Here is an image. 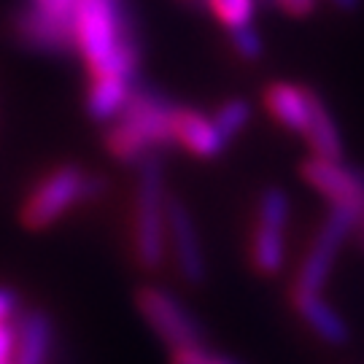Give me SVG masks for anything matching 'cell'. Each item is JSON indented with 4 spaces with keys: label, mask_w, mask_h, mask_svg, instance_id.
I'll return each mask as SVG.
<instances>
[{
    "label": "cell",
    "mask_w": 364,
    "mask_h": 364,
    "mask_svg": "<svg viewBox=\"0 0 364 364\" xmlns=\"http://www.w3.org/2000/svg\"><path fill=\"white\" fill-rule=\"evenodd\" d=\"M302 178L329 203H356L364 208V176L346 168L343 159L311 156L302 165Z\"/></svg>",
    "instance_id": "cell-9"
},
{
    "label": "cell",
    "mask_w": 364,
    "mask_h": 364,
    "mask_svg": "<svg viewBox=\"0 0 364 364\" xmlns=\"http://www.w3.org/2000/svg\"><path fill=\"white\" fill-rule=\"evenodd\" d=\"M105 192L103 176H92L78 165H60L46 173L41 183L30 192L22 224L27 230H46L60 221L78 203H92Z\"/></svg>",
    "instance_id": "cell-4"
},
{
    "label": "cell",
    "mask_w": 364,
    "mask_h": 364,
    "mask_svg": "<svg viewBox=\"0 0 364 364\" xmlns=\"http://www.w3.org/2000/svg\"><path fill=\"white\" fill-rule=\"evenodd\" d=\"M213 122L221 130V135L227 141H232V138H237L240 132L246 130L248 122H251V103L243 100V97H232V100H227V103H221L216 108Z\"/></svg>",
    "instance_id": "cell-19"
},
{
    "label": "cell",
    "mask_w": 364,
    "mask_h": 364,
    "mask_svg": "<svg viewBox=\"0 0 364 364\" xmlns=\"http://www.w3.org/2000/svg\"><path fill=\"white\" fill-rule=\"evenodd\" d=\"M210 362H213V356L203 348V343L173 348V364H210Z\"/></svg>",
    "instance_id": "cell-21"
},
{
    "label": "cell",
    "mask_w": 364,
    "mask_h": 364,
    "mask_svg": "<svg viewBox=\"0 0 364 364\" xmlns=\"http://www.w3.org/2000/svg\"><path fill=\"white\" fill-rule=\"evenodd\" d=\"M36 3H38L41 9L63 16V19H70V14H73V0H36Z\"/></svg>",
    "instance_id": "cell-25"
},
{
    "label": "cell",
    "mask_w": 364,
    "mask_h": 364,
    "mask_svg": "<svg viewBox=\"0 0 364 364\" xmlns=\"http://www.w3.org/2000/svg\"><path fill=\"white\" fill-rule=\"evenodd\" d=\"M284 259H287V230L257 224V232L251 237V262H254V270L259 275L273 278V275L281 273Z\"/></svg>",
    "instance_id": "cell-16"
},
{
    "label": "cell",
    "mask_w": 364,
    "mask_h": 364,
    "mask_svg": "<svg viewBox=\"0 0 364 364\" xmlns=\"http://www.w3.org/2000/svg\"><path fill=\"white\" fill-rule=\"evenodd\" d=\"M16 305H19V297H16V291L9 287H0V324L3 321H9L16 311Z\"/></svg>",
    "instance_id": "cell-23"
},
{
    "label": "cell",
    "mask_w": 364,
    "mask_h": 364,
    "mask_svg": "<svg viewBox=\"0 0 364 364\" xmlns=\"http://www.w3.org/2000/svg\"><path fill=\"white\" fill-rule=\"evenodd\" d=\"M210 364H230V362H224V359H213Z\"/></svg>",
    "instance_id": "cell-27"
},
{
    "label": "cell",
    "mask_w": 364,
    "mask_h": 364,
    "mask_svg": "<svg viewBox=\"0 0 364 364\" xmlns=\"http://www.w3.org/2000/svg\"><path fill=\"white\" fill-rule=\"evenodd\" d=\"M230 36H232L235 54H237L240 60H246V63H254V60H259V57H262V49H264V43H262L259 30H257L254 25L240 27V30H232Z\"/></svg>",
    "instance_id": "cell-20"
},
{
    "label": "cell",
    "mask_w": 364,
    "mask_h": 364,
    "mask_svg": "<svg viewBox=\"0 0 364 364\" xmlns=\"http://www.w3.org/2000/svg\"><path fill=\"white\" fill-rule=\"evenodd\" d=\"M291 302L299 318L316 332V338H321L326 346H346L351 340V326L348 321L335 311L332 302H326L321 291H308V289H291Z\"/></svg>",
    "instance_id": "cell-10"
},
{
    "label": "cell",
    "mask_w": 364,
    "mask_h": 364,
    "mask_svg": "<svg viewBox=\"0 0 364 364\" xmlns=\"http://www.w3.org/2000/svg\"><path fill=\"white\" fill-rule=\"evenodd\" d=\"M9 30L16 43L36 52H70L73 49V30L70 19L41 9L36 0H30L22 9H14L9 19Z\"/></svg>",
    "instance_id": "cell-8"
},
{
    "label": "cell",
    "mask_w": 364,
    "mask_h": 364,
    "mask_svg": "<svg viewBox=\"0 0 364 364\" xmlns=\"http://www.w3.org/2000/svg\"><path fill=\"white\" fill-rule=\"evenodd\" d=\"M210 14L219 19L230 33L254 25L257 19V0H205Z\"/></svg>",
    "instance_id": "cell-18"
},
{
    "label": "cell",
    "mask_w": 364,
    "mask_h": 364,
    "mask_svg": "<svg viewBox=\"0 0 364 364\" xmlns=\"http://www.w3.org/2000/svg\"><path fill=\"white\" fill-rule=\"evenodd\" d=\"M168 192H165V168L154 154L138 162V186H135V259L144 270H159L168 259Z\"/></svg>",
    "instance_id": "cell-3"
},
{
    "label": "cell",
    "mask_w": 364,
    "mask_h": 364,
    "mask_svg": "<svg viewBox=\"0 0 364 364\" xmlns=\"http://www.w3.org/2000/svg\"><path fill=\"white\" fill-rule=\"evenodd\" d=\"M289 213H291V200L281 186H267L259 195V208H257V224L287 230Z\"/></svg>",
    "instance_id": "cell-17"
},
{
    "label": "cell",
    "mask_w": 364,
    "mask_h": 364,
    "mask_svg": "<svg viewBox=\"0 0 364 364\" xmlns=\"http://www.w3.org/2000/svg\"><path fill=\"white\" fill-rule=\"evenodd\" d=\"M70 30L90 76H135L141 52L127 33L122 0H73Z\"/></svg>",
    "instance_id": "cell-1"
},
{
    "label": "cell",
    "mask_w": 364,
    "mask_h": 364,
    "mask_svg": "<svg viewBox=\"0 0 364 364\" xmlns=\"http://www.w3.org/2000/svg\"><path fill=\"white\" fill-rule=\"evenodd\" d=\"M329 3H332L335 9H340V11H356L362 0H329Z\"/></svg>",
    "instance_id": "cell-26"
},
{
    "label": "cell",
    "mask_w": 364,
    "mask_h": 364,
    "mask_svg": "<svg viewBox=\"0 0 364 364\" xmlns=\"http://www.w3.org/2000/svg\"><path fill=\"white\" fill-rule=\"evenodd\" d=\"M168 240L183 281L189 287H203L208 281V259L203 251V237L197 232L192 210L178 197L168 200Z\"/></svg>",
    "instance_id": "cell-7"
},
{
    "label": "cell",
    "mask_w": 364,
    "mask_h": 364,
    "mask_svg": "<svg viewBox=\"0 0 364 364\" xmlns=\"http://www.w3.org/2000/svg\"><path fill=\"white\" fill-rule=\"evenodd\" d=\"M138 311L146 318V324L156 332V338L165 340L170 348H183V346H195L203 343V329L197 324V318L186 311L178 297H173L170 291L159 287H144L138 291Z\"/></svg>",
    "instance_id": "cell-6"
},
{
    "label": "cell",
    "mask_w": 364,
    "mask_h": 364,
    "mask_svg": "<svg viewBox=\"0 0 364 364\" xmlns=\"http://www.w3.org/2000/svg\"><path fill=\"white\" fill-rule=\"evenodd\" d=\"M176 105L149 90H132L127 108L105 132L108 151L122 162H141L154 149L173 144Z\"/></svg>",
    "instance_id": "cell-2"
},
{
    "label": "cell",
    "mask_w": 364,
    "mask_h": 364,
    "mask_svg": "<svg viewBox=\"0 0 364 364\" xmlns=\"http://www.w3.org/2000/svg\"><path fill=\"white\" fill-rule=\"evenodd\" d=\"M364 208L356 203H332L326 213L321 230L316 232L311 248L302 259L297 275V287L308 291H321L329 281V275L335 270V262L343 243L348 240V235L356 230V224L362 221Z\"/></svg>",
    "instance_id": "cell-5"
},
{
    "label": "cell",
    "mask_w": 364,
    "mask_h": 364,
    "mask_svg": "<svg viewBox=\"0 0 364 364\" xmlns=\"http://www.w3.org/2000/svg\"><path fill=\"white\" fill-rule=\"evenodd\" d=\"M132 97V78L92 76L87 90V114L95 122H114Z\"/></svg>",
    "instance_id": "cell-14"
},
{
    "label": "cell",
    "mask_w": 364,
    "mask_h": 364,
    "mask_svg": "<svg viewBox=\"0 0 364 364\" xmlns=\"http://www.w3.org/2000/svg\"><path fill=\"white\" fill-rule=\"evenodd\" d=\"M311 100L313 92L308 87H299L291 81H273L264 90V105L270 117L291 132H305L311 119Z\"/></svg>",
    "instance_id": "cell-12"
},
{
    "label": "cell",
    "mask_w": 364,
    "mask_h": 364,
    "mask_svg": "<svg viewBox=\"0 0 364 364\" xmlns=\"http://www.w3.org/2000/svg\"><path fill=\"white\" fill-rule=\"evenodd\" d=\"M54 326L43 311H27L16 332L14 364H46L52 353Z\"/></svg>",
    "instance_id": "cell-13"
},
{
    "label": "cell",
    "mask_w": 364,
    "mask_h": 364,
    "mask_svg": "<svg viewBox=\"0 0 364 364\" xmlns=\"http://www.w3.org/2000/svg\"><path fill=\"white\" fill-rule=\"evenodd\" d=\"M173 144H178L183 151L200 156V159H213L227 149V138L221 135L216 122L205 117L195 108H176L173 117Z\"/></svg>",
    "instance_id": "cell-11"
},
{
    "label": "cell",
    "mask_w": 364,
    "mask_h": 364,
    "mask_svg": "<svg viewBox=\"0 0 364 364\" xmlns=\"http://www.w3.org/2000/svg\"><path fill=\"white\" fill-rule=\"evenodd\" d=\"M305 141L311 146L313 156H324V159H343V138L340 130L332 119V111L326 108V103L313 92L311 100V119L305 127Z\"/></svg>",
    "instance_id": "cell-15"
},
{
    "label": "cell",
    "mask_w": 364,
    "mask_h": 364,
    "mask_svg": "<svg viewBox=\"0 0 364 364\" xmlns=\"http://www.w3.org/2000/svg\"><path fill=\"white\" fill-rule=\"evenodd\" d=\"M14 353H16V332H14L9 321L0 324V364H11Z\"/></svg>",
    "instance_id": "cell-22"
},
{
    "label": "cell",
    "mask_w": 364,
    "mask_h": 364,
    "mask_svg": "<svg viewBox=\"0 0 364 364\" xmlns=\"http://www.w3.org/2000/svg\"><path fill=\"white\" fill-rule=\"evenodd\" d=\"M275 3L291 16H308V14H313L318 0H275Z\"/></svg>",
    "instance_id": "cell-24"
}]
</instances>
